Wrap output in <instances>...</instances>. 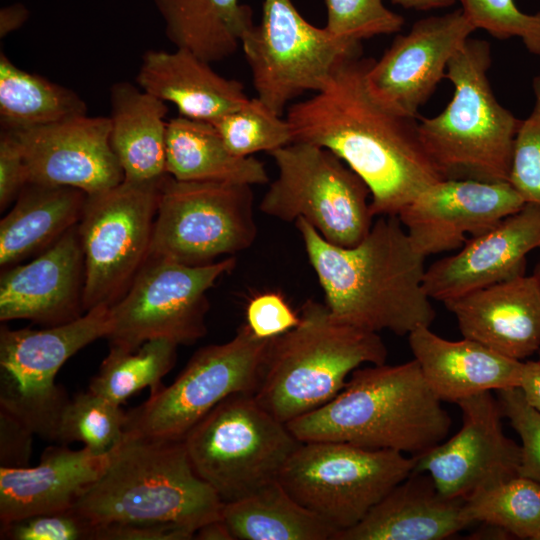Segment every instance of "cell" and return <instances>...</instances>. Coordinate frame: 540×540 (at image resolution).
<instances>
[{
	"label": "cell",
	"instance_id": "6da1fadb",
	"mask_svg": "<svg viewBox=\"0 0 540 540\" xmlns=\"http://www.w3.org/2000/svg\"><path fill=\"white\" fill-rule=\"evenodd\" d=\"M370 59L341 62L323 89L287 109L293 142L323 147L368 186L373 216H397L428 186L443 180L425 152L417 119L398 115L368 91Z\"/></svg>",
	"mask_w": 540,
	"mask_h": 540
},
{
	"label": "cell",
	"instance_id": "7a4b0ae2",
	"mask_svg": "<svg viewBox=\"0 0 540 540\" xmlns=\"http://www.w3.org/2000/svg\"><path fill=\"white\" fill-rule=\"evenodd\" d=\"M295 225L335 321L399 336L431 325L435 310L424 288L426 257L398 216H380L351 247L326 241L303 218Z\"/></svg>",
	"mask_w": 540,
	"mask_h": 540
},
{
	"label": "cell",
	"instance_id": "3957f363",
	"mask_svg": "<svg viewBox=\"0 0 540 540\" xmlns=\"http://www.w3.org/2000/svg\"><path fill=\"white\" fill-rule=\"evenodd\" d=\"M287 426L301 442L339 441L419 456L447 437L451 418L413 359L357 368L332 400Z\"/></svg>",
	"mask_w": 540,
	"mask_h": 540
},
{
	"label": "cell",
	"instance_id": "277c9868",
	"mask_svg": "<svg viewBox=\"0 0 540 540\" xmlns=\"http://www.w3.org/2000/svg\"><path fill=\"white\" fill-rule=\"evenodd\" d=\"M224 503L194 471L184 439L125 436L102 476L72 509L92 526L177 523L194 530L220 519Z\"/></svg>",
	"mask_w": 540,
	"mask_h": 540
},
{
	"label": "cell",
	"instance_id": "5b68a950",
	"mask_svg": "<svg viewBox=\"0 0 540 540\" xmlns=\"http://www.w3.org/2000/svg\"><path fill=\"white\" fill-rule=\"evenodd\" d=\"M299 323L271 339L257 402L288 423L332 400L363 364H384L387 348L377 332L335 321L325 305L309 300Z\"/></svg>",
	"mask_w": 540,
	"mask_h": 540
},
{
	"label": "cell",
	"instance_id": "8992f818",
	"mask_svg": "<svg viewBox=\"0 0 540 540\" xmlns=\"http://www.w3.org/2000/svg\"><path fill=\"white\" fill-rule=\"evenodd\" d=\"M491 60L489 43L469 38L446 69L450 102L440 114L417 121L421 144L443 179L509 182L521 120L495 97Z\"/></svg>",
	"mask_w": 540,
	"mask_h": 540
},
{
	"label": "cell",
	"instance_id": "52a82bcc",
	"mask_svg": "<svg viewBox=\"0 0 540 540\" xmlns=\"http://www.w3.org/2000/svg\"><path fill=\"white\" fill-rule=\"evenodd\" d=\"M184 443L196 474L228 503L279 480L301 441L253 394L238 393L201 419Z\"/></svg>",
	"mask_w": 540,
	"mask_h": 540
},
{
	"label": "cell",
	"instance_id": "ba28073f",
	"mask_svg": "<svg viewBox=\"0 0 540 540\" xmlns=\"http://www.w3.org/2000/svg\"><path fill=\"white\" fill-rule=\"evenodd\" d=\"M278 170L260 204L264 214L285 222H309L328 242L351 247L373 222L366 183L331 151L292 142L268 153Z\"/></svg>",
	"mask_w": 540,
	"mask_h": 540
},
{
	"label": "cell",
	"instance_id": "9c48e42d",
	"mask_svg": "<svg viewBox=\"0 0 540 540\" xmlns=\"http://www.w3.org/2000/svg\"><path fill=\"white\" fill-rule=\"evenodd\" d=\"M416 461V456L396 450L339 441L301 442L279 481L294 499L339 533L360 522L411 474Z\"/></svg>",
	"mask_w": 540,
	"mask_h": 540
},
{
	"label": "cell",
	"instance_id": "30bf717a",
	"mask_svg": "<svg viewBox=\"0 0 540 540\" xmlns=\"http://www.w3.org/2000/svg\"><path fill=\"white\" fill-rule=\"evenodd\" d=\"M109 306L100 305L68 323L44 329H0V412L46 441L70 400L56 384L64 363L109 332Z\"/></svg>",
	"mask_w": 540,
	"mask_h": 540
},
{
	"label": "cell",
	"instance_id": "8fae6325",
	"mask_svg": "<svg viewBox=\"0 0 540 540\" xmlns=\"http://www.w3.org/2000/svg\"><path fill=\"white\" fill-rule=\"evenodd\" d=\"M271 339L257 337L245 323L229 341L200 348L172 384L126 412L124 435L184 439L229 396L254 394Z\"/></svg>",
	"mask_w": 540,
	"mask_h": 540
},
{
	"label": "cell",
	"instance_id": "7c38bea8",
	"mask_svg": "<svg viewBox=\"0 0 540 540\" xmlns=\"http://www.w3.org/2000/svg\"><path fill=\"white\" fill-rule=\"evenodd\" d=\"M236 265L229 256L186 265L148 256L125 294L109 307L110 347L134 351L153 339L189 345L206 335L207 292Z\"/></svg>",
	"mask_w": 540,
	"mask_h": 540
},
{
	"label": "cell",
	"instance_id": "4fadbf2b",
	"mask_svg": "<svg viewBox=\"0 0 540 540\" xmlns=\"http://www.w3.org/2000/svg\"><path fill=\"white\" fill-rule=\"evenodd\" d=\"M360 43L312 25L291 0H264L260 23L240 47L257 98L282 116L292 100L323 89L341 62L360 54Z\"/></svg>",
	"mask_w": 540,
	"mask_h": 540
},
{
	"label": "cell",
	"instance_id": "5bb4252c",
	"mask_svg": "<svg viewBox=\"0 0 540 540\" xmlns=\"http://www.w3.org/2000/svg\"><path fill=\"white\" fill-rule=\"evenodd\" d=\"M252 186L181 181L161 183L149 256L198 266L249 248L256 239Z\"/></svg>",
	"mask_w": 540,
	"mask_h": 540
},
{
	"label": "cell",
	"instance_id": "9a60e30c",
	"mask_svg": "<svg viewBox=\"0 0 540 540\" xmlns=\"http://www.w3.org/2000/svg\"><path fill=\"white\" fill-rule=\"evenodd\" d=\"M163 178L123 180L87 194L78 223L85 265L84 312L116 303L148 258Z\"/></svg>",
	"mask_w": 540,
	"mask_h": 540
},
{
	"label": "cell",
	"instance_id": "2e32d148",
	"mask_svg": "<svg viewBox=\"0 0 540 540\" xmlns=\"http://www.w3.org/2000/svg\"><path fill=\"white\" fill-rule=\"evenodd\" d=\"M475 30L461 8L416 21L379 60L370 59L368 91L388 110L417 119L419 108L445 78L450 59Z\"/></svg>",
	"mask_w": 540,
	"mask_h": 540
},
{
	"label": "cell",
	"instance_id": "e0dca14e",
	"mask_svg": "<svg viewBox=\"0 0 540 540\" xmlns=\"http://www.w3.org/2000/svg\"><path fill=\"white\" fill-rule=\"evenodd\" d=\"M460 430L417 457L413 471L428 473L446 497L473 493L519 476L521 446L505 435L498 400L490 391L456 403Z\"/></svg>",
	"mask_w": 540,
	"mask_h": 540
},
{
	"label": "cell",
	"instance_id": "ac0fdd59",
	"mask_svg": "<svg viewBox=\"0 0 540 540\" xmlns=\"http://www.w3.org/2000/svg\"><path fill=\"white\" fill-rule=\"evenodd\" d=\"M526 202L509 182L443 179L428 186L397 215L424 257L461 248Z\"/></svg>",
	"mask_w": 540,
	"mask_h": 540
},
{
	"label": "cell",
	"instance_id": "d6986e66",
	"mask_svg": "<svg viewBox=\"0 0 540 540\" xmlns=\"http://www.w3.org/2000/svg\"><path fill=\"white\" fill-rule=\"evenodd\" d=\"M8 130L20 144L29 182L70 186L94 194L124 180L110 143L109 117L86 114L44 126Z\"/></svg>",
	"mask_w": 540,
	"mask_h": 540
},
{
	"label": "cell",
	"instance_id": "ffe728a7",
	"mask_svg": "<svg viewBox=\"0 0 540 540\" xmlns=\"http://www.w3.org/2000/svg\"><path fill=\"white\" fill-rule=\"evenodd\" d=\"M85 284L78 224L30 262L2 269L0 320L27 319L46 327L81 317Z\"/></svg>",
	"mask_w": 540,
	"mask_h": 540
},
{
	"label": "cell",
	"instance_id": "44dd1931",
	"mask_svg": "<svg viewBox=\"0 0 540 540\" xmlns=\"http://www.w3.org/2000/svg\"><path fill=\"white\" fill-rule=\"evenodd\" d=\"M540 248V203L526 202L488 231L469 238L454 255L425 271L427 295L444 303L525 274L527 255Z\"/></svg>",
	"mask_w": 540,
	"mask_h": 540
},
{
	"label": "cell",
	"instance_id": "7402d4cb",
	"mask_svg": "<svg viewBox=\"0 0 540 540\" xmlns=\"http://www.w3.org/2000/svg\"><path fill=\"white\" fill-rule=\"evenodd\" d=\"M464 338L520 360L540 350V280L521 275L445 301Z\"/></svg>",
	"mask_w": 540,
	"mask_h": 540
},
{
	"label": "cell",
	"instance_id": "603a6c76",
	"mask_svg": "<svg viewBox=\"0 0 540 540\" xmlns=\"http://www.w3.org/2000/svg\"><path fill=\"white\" fill-rule=\"evenodd\" d=\"M111 452L47 447L34 467L0 466V526L38 514L70 511L104 473Z\"/></svg>",
	"mask_w": 540,
	"mask_h": 540
},
{
	"label": "cell",
	"instance_id": "cb8c5ba5",
	"mask_svg": "<svg viewBox=\"0 0 540 540\" xmlns=\"http://www.w3.org/2000/svg\"><path fill=\"white\" fill-rule=\"evenodd\" d=\"M408 341L427 385L441 402L520 387L523 362L475 340H447L430 326H421L408 334Z\"/></svg>",
	"mask_w": 540,
	"mask_h": 540
},
{
	"label": "cell",
	"instance_id": "d4e9b609",
	"mask_svg": "<svg viewBox=\"0 0 540 540\" xmlns=\"http://www.w3.org/2000/svg\"><path fill=\"white\" fill-rule=\"evenodd\" d=\"M464 503L441 494L428 473L412 471L335 540L445 539L471 525Z\"/></svg>",
	"mask_w": 540,
	"mask_h": 540
},
{
	"label": "cell",
	"instance_id": "484cf974",
	"mask_svg": "<svg viewBox=\"0 0 540 540\" xmlns=\"http://www.w3.org/2000/svg\"><path fill=\"white\" fill-rule=\"evenodd\" d=\"M189 50H147L136 76L138 86L175 105L179 115L214 122L250 98L238 80L228 79Z\"/></svg>",
	"mask_w": 540,
	"mask_h": 540
},
{
	"label": "cell",
	"instance_id": "4316f807",
	"mask_svg": "<svg viewBox=\"0 0 540 540\" xmlns=\"http://www.w3.org/2000/svg\"><path fill=\"white\" fill-rule=\"evenodd\" d=\"M110 143L124 180L148 182L166 172V102L129 82L110 89Z\"/></svg>",
	"mask_w": 540,
	"mask_h": 540
},
{
	"label": "cell",
	"instance_id": "83f0119b",
	"mask_svg": "<svg viewBox=\"0 0 540 540\" xmlns=\"http://www.w3.org/2000/svg\"><path fill=\"white\" fill-rule=\"evenodd\" d=\"M87 194L74 187L29 182L0 221V266L39 254L82 216Z\"/></svg>",
	"mask_w": 540,
	"mask_h": 540
},
{
	"label": "cell",
	"instance_id": "f1b7e54d",
	"mask_svg": "<svg viewBox=\"0 0 540 540\" xmlns=\"http://www.w3.org/2000/svg\"><path fill=\"white\" fill-rule=\"evenodd\" d=\"M166 172L181 181L250 186L269 181L264 164L233 154L212 123L180 115L167 122Z\"/></svg>",
	"mask_w": 540,
	"mask_h": 540
},
{
	"label": "cell",
	"instance_id": "f546056e",
	"mask_svg": "<svg viewBox=\"0 0 540 540\" xmlns=\"http://www.w3.org/2000/svg\"><path fill=\"white\" fill-rule=\"evenodd\" d=\"M167 38L213 63L231 56L254 25L249 6L239 0H154Z\"/></svg>",
	"mask_w": 540,
	"mask_h": 540
},
{
	"label": "cell",
	"instance_id": "4dcf8cb0",
	"mask_svg": "<svg viewBox=\"0 0 540 540\" xmlns=\"http://www.w3.org/2000/svg\"><path fill=\"white\" fill-rule=\"evenodd\" d=\"M221 518L234 540H335L338 530L301 505L276 480L224 503Z\"/></svg>",
	"mask_w": 540,
	"mask_h": 540
},
{
	"label": "cell",
	"instance_id": "1f68e13d",
	"mask_svg": "<svg viewBox=\"0 0 540 540\" xmlns=\"http://www.w3.org/2000/svg\"><path fill=\"white\" fill-rule=\"evenodd\" d=\"M87 114L73 90L17 67L0 53V122L6 129L44 126Z\"/></svg>",
	"mask_w": 540,
	"mask_h": 540
},
{
	"label": "cell",
	"instance_id": "d6a6232c",
	"mask_svg": "<svg viewBox=\"0 0 540 540\" xmlns=\"http://www.w3.org/2000/svg\"><path fill=\"white\" fill-rule=\"evenodd\" d=\"M177 346L167 339H153L134 351L110 347L88 389L118 405L146 387L155 391L175 364Z\"/></svg>",
	"mask_w": 540,
	"mask_h": 540
},
{
	"label": "cell",
	"instance_id": "836d02e7",
	"mask_svg": "<svg viewBox=\"0 0 540 540\" xmlns=\"http://www.w3.org/2000/svg\"><path fill=\"white\" fill-rule=\"evenodd\" d=\"M464 512L473 524L482 522L520 539L540 534V483L516 476L465 498Z\"/></svg>",
	"mask_w": 540,
	"mask_h": 540
},
{
	"label": "cell",
	"instance_id": "e575fe53",
	"mask_svg": "<svg viewBox=\"0 0 540 540\" xmlns=\"http://www.w3.org/2000/svg\"><path fill=\"white\" fill-rule=\"evenodd\" d=\"M126 412L89 389L68 401L61 414L57 441L82 443L97 454H106L123 440Z\"/></svg>",
	"mask_w": 540,
	"mask_h": 540
},
{
	"label": "cell",
	"instance_id": "d590c367",
	"mask_svg": "<svg viewBox=\"0 0 540 540\" xmlns=\"http://www.w3.org/2000/svg\"><path fill=\"white\" fill-rule=\"evenodd\" d=\"M227 148L241 157L271 151L293 142L288 121L259 98H250L240 108L212 122Z\"/></svg>",
	"mask_w": 540,
	"mask_h": 540
},
{
	"label": "cell",
	"instance_id": "8d00e7d4",
	"mask_svg": "<svg viewBox=\"0 0 540 540\" xmlns=\"http://www.w3.org/2000/svg\"><path fill=\"white\" fill-rule=\"evenodd\" d=\"M475 29L497 39L519 38L526 50L540 57V11H521L515 0H457Z\"/></svg>",
	"mask_w": 540,
	"mask_h": 540
},
{
	"label": "cell",
	"instance_id": "74e56055",
	"mask_svg": "<svg viewBox=\"0 0 540 540\" xmlns=\"http://www.w3.org/2000/svg\"><path fill=\"white\" fill-rule=\"evenodd\" d=\"M326 29L334 36L361 42L401 30L404 18L388 9L383 0H324Z\"/></svg>",
	"mask_w": 540,
	"mask_h": 540
},
{
	"label": "cell",
	"instance_id": "f35d334b",
	"mask_svg": "<svg viewBox=\"0 0 540 540\" xmlns=\"http://www.w3.org/2000/svg\"><path fill=\"white\" fill-rule=\"evenodd\" d=\"M532 90L534 104L515 137L509 183L525 202L540 203V74L533 78Z\"/></svg>",
	"mask_w": 540,
	"mask_h": 540
},
{
	"label": "cell",
	"instance_id": "ab89813d",
	"mask_svg": "<svg viewBox=\"0 0 540 540\" xmlns=\"http://www.w3.org/2000/svg\"><path fill=\"white\" fill-rule=\"evenodd\" d=\"M498 403L522 442L519 476L540 483V411L527 401L520 387L499 390Z\"/></svg>",
	"mask_w": 540,
	"mask_h": 540
},
{
	"label": "cell",
	"instance_id": "60d3db41",
	"mask_svg": "<svg viewBox=\"0 0 540 540\" xmlns=\"http://www.w3.org/2000/svg\"><path fill=\"white\" fill-rule=\"evenodd\" d=\"M93 526L73 510L38 514L0 526L5 540H93Z\"/></svg>",
	"mask_w": 540,
	"mask_h": 540
},
{
	"label": "cell",
	"instance_id": "b9f144b4",
	"mask_svg": "<svg viewBox=\"0 0 540 540\" xmlns=\"http://www.w3.org/2000/svg\"><path fill=\"white\" fill-rule=\"evenodd\" d=\"M246 324L259 338L279 336L300 321L299 315L285 298L277 292H266L254 296L246 308Z\"/></svg>",
	"mask_w": 540,
	"mask_h": 540
},
{
	"label": "cell",
	"instance_id": "7bdbcfd3",
	"mask_svg": "<svg viewBox=\"0 0 540 540\" xmlns=\"http://www.w3.org/2000/svg\"><path fill=\"white\" fill-rule=\"evenodd\" d=\"M29 183L24 155L15 135L1 128L0 133V210L15 202Z\"/></svg>",
	"mask_w": 540,
	"mask_h": 540
},
{
	"label": "cell",
	"instance_id": "ee69618b",
	"mask_svg": "<svg viewBox=\"0 0 540 540\" xmlns=\"http://www.w3.org/2000/svg\"><path fill=\"white\" fill-rule=\"evenodd\" d=\"M195 533L177 523H113L94 527L93 540H191Z\"/></svg>",
	"mask_w": 540,
	"mask_h": 540
},
{
	"label": "cell",
	"instance_id": "f6af8a7d",
	"mask_svg": "<svg viewBox=\"0 0 540 540\" xmlns=\"http://www.w3.org/2000/svg\"><path fill=\"white\" fill-rule=\"evenodd\" d=\"M33 435L16 419L0 412V466H29Z\"/></svg>",
	"mask_w": 540,
	"mask_h": 540
},
{
	"label": "cell",
	"instance_id": "bcb514c9",
	"mask_svg": "<svg viewBox=\"0 0 540 540\" xmlns=\"http://www.w3.org/2000/svg\"><path fill=\"white\" fill-rule=\"evenodd\" d=\"M520 388L527 401L540 411V362H523Z\"/></svg>",
	"mask_w": 540,
	"mask_h": 540
},
{
	"label": "cell",
	"instance_id": "7dc6e473",
	"mask_svg": "<svg viewBox=\"0 0 540 540\" xmlns=\"http://www.w3.org/2000/svg\"><path fill=\"white\" fill-rule=\"evenodd\" d=\"M29 11L21 3L7 5L0 10V38L16 31L28 20Z\"/></svg>",
	"mask_w": 540,
	"mask_h": 540
},
{
	"label": "cell",
	"instance_id": "c3c4849f",
	"mask_svg": "<svg viewBox=\"0 0 540 540\" xmlns=\"http://www.w3.org/2000/svg\"><path fill=\"white\" fill-rule=\"evenodd\" d=\"M198 540H234L227 524L222 518L208 522L195 533Z\"/></svg>",
	"mask_w": 540,
	"mask_h": 540
},
{
	"label": "cell",
	"instance_id": "681fc988",
	"mask_svg": "<svg viewBox=\"0 0 540 540\" xmlns=\"http://www.w3.org/2000/svg\"><path fill=\"white\" fill-rule=\"evenodd\" d=\"M405 9L427 11L452 6L457 0H389Z\"/></svg>",
	"mask_w": 540,
	"mask_h": 540
},
{
	"label": "cell",
	"instance_id": "f907efd6",
	"mask_svg": "<svg viewBox=\"0 0 540 540\" xmlns=\"http://www.w3.org/2000/svg\"><path fill=\"white\" fill-rule=\"evenodd\" d=\"M533 274L540 280V263L535 267Z\"/></svg>",
	"mask_w": 540,
	"mask_h": 540
},
{
	"label": "cell",
	"instance_id": "816d5d0a",
	"mask_svg": "<svg viewBox=\"0 0 540 540\" xmlns=\"http://www.w3.org/2000/svg\"><path fill=\"white\" fill-rule=\"evenodd\" d=\"M538 361L540 362V350H539V358H538Z\"/></svg>",
	"mask_w": 540,
	"mask_h": 540
},
{
	"label": "cell",
	"instance_id": "f5cc1de1",
	"mask_svg": "<svg viewBox=\"0 0 540 540\" xmlns=\"http://www.w3.org/2000/svg\"><path fill=\"white\" fill-rule=\"evenodd\" d=\"M537 540H540V534H539V536L537 537Z\"/></svg>",
	"mask_w": 540,
	"mask_h": 540
}]
</instances>
